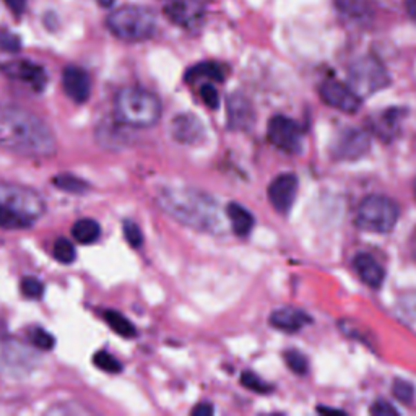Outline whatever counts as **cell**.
Wrapping results in <instances>:
<instances>
[{"label":"cell","mask_w":416,"mask_h":416,"mask_svg":"<svg viewBox=\"0 0 416 416\" xmlns=\"http://www.w3.org/2000/svg\"><path fill=\"white\" fill-rule=\"evenodd\" d=\"M0 148L30 158H48L57 150V142L39 115L17 104H0Z\"/></svg>","instance_id":"obj_1"},{"label":"cell","mask_w":416,"mask_h":416,"mask_svg":"<svg viewBox=\"0 0 416 416\" xmlns=\"http://www.w3.org/2000/svg\"><path fill=\"white\" fill-rule=\"evenodd\" d=\"M156 202L164 214L187 228L211 234L225 231L218 202L207 193L186 187H166L158 192Z\"/></svg>","instance_id":"obj_2"},{"label":"cell","mask_w":416,"mask_h":416,"mask_svg":"<svg viewBox=\"0 0 416 416\" xmlns=\"http://www.w3.org/2000/svg\"><path fill=\"white\" fill-rule=\"evenodd\" d=\"M115 119L133 129L153 127L161 117V101L151 91L138 86L122 88L115 96Z\"/></svg>","instance_id":"obj_3"},{"label":"cell","mask_w":416,"mask_h":416,"mask_svg":"<svg viewBox=\"0 0 416 416\" xmlns=\"http://www.w3.org/2000/svg\"><path fill=\"white\" fill-rule=\"evenodd\" d=\"M106 25L115 38L127 43H138L155 35L158 18L153 10L146 7L124 6L109 13Z\"/></svg>","instance_id":"obj_4"},{"label":"cell","mask_w":416,"mask_h":416,"mask_svg":"<svg viewBox=\"0 0 416 416\" xmlns=\"http://www.w3.org/2000/svg\"><path fill=\"white\" fill-rule=\"evenodd\" d=\"M400 208L395 200L386 196H368L359 202L354 223L368 233H390L399 223Z\"/></svg>","instance_id":"obj_5"},{"label":"cell","mask_w":416,"mask_h":416,"mask_svg":"<svg viewBox=\"0 0 416 416\" xmlns=\"http://www.w3.org/2000/svg\"><path fill=\"white\" fill-rule=\"evenodd\" d=\"M350 88L359 98H368L389 86L390 77L384 64L374 55L356 59L348 70Z\"/></svg>","instance_id":"obj_6"},{"label":"cell","mask_w":416,"mask_h":416,"mask_svg":"<svg viewBox=\"0 0 416 416\" xmlns=\"http://www.w3.org/2000/svg\"><path fill=\"white\" fill-rule=\"evenodd\" d=\"M0 205H6L30 220L39 218L46 210V202L35 189L20 184L0 182Z\"/></svg>","instance_id":"obj_7"},{"label":"cell","mask_w":416,"mask_h":416,"mask_svg":"<svg viewBox=\"0 0 416 416\" xmlns=\"http://www.w3.org/2000/svg\"><path fill=\"white\" fill-rule=\"evenodd\" d=\"M267 137L272 145L285 153L298 155L303 151V127L286 115H275L270 119Z\"/></svg>","instance_id":"obj_8"},{"label":"cell","mask_w":416,"mask_h":416,"mask_svg":"<svg viewBox=\"0 0 416 416\" xmlns=\"http://www.w3.org/2000/svg\"><path fill=\"white\" fill-rule=\"evenodd\" d=\"M371 150V137L361 129H343L332 143V156L339 161L361 160Z\"/></svg>","instance_id":"obj_9"},{"label":"cell","mask_w":416,"mask_h":416,"mask_svg":"<svg viewBox=\"0 0 416 416\" xmlns=\"http://www.w3.org/2000/svg\"><path fill=\"white\" fill-rule=\"evenodd\" d=\"M319 93H321L323 103L340 113L353 114L361 106V98L351 90L350 85H345L339 80L323 82Z\"/></svg>","instance_id":"obj_10"},{"label":"cell","mask_w":416,"mask_h":416,"mask_svg":"<svg viewBox=\"0 0 416 416\" xmlns=\"http://www.w3.org/2000/svg\"><path fill=\"white\" fill-rule=\"evenodd\" d=\"M298 178L291 173L276 176L274 181L270 182L267 192H269L270 203L278 214L286 215L291 210L296 196H298Z\"/></svg>","instance_id":"obj_11"},{"label":"cell","mask_w":416,"mask_h":416,"mask_svg":"<svg viewBox=\"0 0 416 416\" xmlns=\"http://www.w3.org/2000/svg\"><path fill=\"white\" fill-rule=\"evenodd\" d=\"M164 15L174 25L192 30L203 21V7L197 0H171L164 7Z\"/></svg>","instance_id":"obj_12"},{"label":"cell","mask_w":416,"mask_h":416,"mask_svg":"<svg viewBox=\"0 0 416 416\" xmlns=\"http://www.w3.org/2000/svg\"><path fill=\"white\" fill-rule=\"evenodd\" d=\"M226 114H228V127L231 131H249L256 122V113L246 96L241 93H234L228 98L226 106Z\"/></svg>","instance_id":"obj_13"},{"label":"cell","mask_w":416,"mask_h":416,"mask_svg":"<svg viewBox=\"0 0 416 416\" xmlns=\"http://www.w3.org/2000/svg\"><path fill=\"white\" fill-rule=\"evenodd\" d=\"M205 135V127L198 121L197 115L184 113L176 115L171 122V137L182 145H193Z\"/></svg>","instance_id":"obj_14"},{"label":"cell","mask_w":416,"mask_h":416,"mask_svg":"<svg viewBox=\"0 0 416 416\" xmlns=\"http://www.w3.org/2000/svg\"><path fill=\"white\" fill-rule=\"evenodd\" d=\"M62 85L67 96L75 103H85L91 93L90 75L80 67H67L62 72Z\"/></svg>","instance_id":"obj_15"},{"label":"cell","mask_w":416,"mask_h":416,"mask_svg":"<svg viewBox=\"0 0 416 416\" xmlns=\"http://www.w3.org/2000/svg\"><path fill=\"white\" fill-rule=\"evenodd\" d=\"M311 316L308 312L301 311L296 308H280L275 309L270 316L272 327H275L276 330L285 332V334H296L308 323H311Z\"/></svg>","instance_id":"obj_16"},{"label":"cell","mask_w":416,"mask_h":416,"mask_svg":"<svg viewBox=\"0 0 416 416\" xmlns=\"http://www.w3.org/2000/svg\"><path fill=\"white\" fill-rule=\"evenodd\" d=\"M353 267L356 274L359 275V278L368 286H371V288H379L384 283V280H386V272H384L381 263L371 254H358L353 261Z\"/></svg>","instance_id":"obj_17"},{"label":"cell","mask_w":416,"mask_h":416,"mask_svg":"<svg viewBox=\"0 0 416 416\" xmlns=\"http://www.w3.org/2000/svg\"><path fill=\"white\" fill-rule=\"evenodd\" d=\"M8 68H10L13 77L28 83L35 91H43L46 83H48V75H46L44 68L41 66H36L33 62L10 64Z\"/></svg>","instance_id":"obj_18"},{"label":"cell","mask_w":416,"mask_h":416,"mask_svg":"<svg viewBox=\"0 0 416 416\" xmlns=\"http://www.w3.org/2000/svg\"><path fill=\"white\" fill-rule=\"evenodd\" d=\"M226 216L229 218L231 228L238 236H247L254 228V216L241 203L231 202L226 207Z\"/></svg>","instance_id":"obj_19"},{"label":"cell","mask_w":416,"mask_h":416,"mask_svg":"<svg viewBox=\"0 0 416 416\" xmlns=\"http://www.w3.org/2000/svg\"><path fill=\"white\" fill-rule=\"evenodd\" d=\"M335 7L348 20L361 21L371 18V2L369 0H335Z\"/></svg>","instance_id":"obj_20"},{"label":"cell","mask_w":416,"mask_h":416,"mask_svg":"<svg viewBox=\"0 0 416 416\" xmlns=\"http://www.w3.org/2000/svg\"><path fill=\"white\" fill-rule=\"evenodd\" d=\"M72 236L80 244H93L100 239L101 226L91 218H82L72 226Z\"/></svg>","instance_id":"obj_21"},{"label":"cell","mask_w":416,"mask_h":416,"mask_svg":"<svg viewBox=\"0 0 416 416\" xmlns=\"http://www.w3.org/2000/svg\"><path fill=\"white\" fill-rule=\"evenodd\" d=\"M198 78H210V80H215V82H223L225 70L215 62L197 64L196 67H192L191 70H187L186 80L196 82V80H198Z\"/></svg>","instance_id":"obj_22"},{"label":"cell","mask_w":416,"mask_h":416,"mask_svg":"<svg viewBox=\"0 0 416 416\" xmlns=\"http://www.w3.org/2000/svg\"><path fill=\"white\" fill-rule=\"evenodd\" d=\"M104 319L111 329H113L117 335L124 337V339H133V337L137 335V330L135 327H133V323L129 321L127 317H124L121 312L111 311L109 309V311L104 312Z\"/></svg>","instance_id":"obj_23"},{"label":"cell","mask_w":416,"mask_h":416,"mask_svg":"<svg viewBox=\"0 0 416 416\" xmlns=\"http://www.w3.org/2000/svg\"><path fill=\"white\" fill-rule=\"evenodd\" d=\"M33 225V220L17 214L15 210L6 205H0V228L3 229H23Z\"/></svg>","instance_id":"obj_24"},{"label":"cell","mask_w":416,"mask_h":416,"mask_svg":"<svg viewBox=\"0 0 416 416\" xmlns=\"http://www.w3.org/2000/svg\"><path fill=\"white\" fill-rule=\"evenodd\" d=\"M53 184L57 189H61V191L68 192V193H83L90 189V186H88L83 179L77 178V176H73V174L55 176V178L53 179Z\"/></svg>","instance_id":"obj_25"},{"label":"cell","mask_w":416,"mask_h":416,"mask_svg":"<svg viewBox=\"0 0 416 416\" xmlns=\"http://www.w3.org/2000/svg\"><path fill=\"white\" fill-rule=\"evenodd\" d=\"M54 258L61 263H72L77 258L75 246L66 238H59L53 247Z\"/></svg>","instance_id":"obj_26"},{"label":"cell","mask_w":416,"mask_h":416,"mask_svg":"<svg viewBox=\"0 0 416 416\" xmlns=\"http://www.w3.org/2000/svg\"><path fill=\"white\" fill-rule=\"evenodd\" d=\"M93 363L95 366L101 369V371L109 372V374H115L122 371V364L117 358H114L113 354L108 353V351H98L93 356Z\"/></svg>","instance_id":"obj_27"},{"label":"cell","mask_w":416,"mask_h":416,"mask_svg":"<svg viewBox=\"0 0 416 416\" xmlns=\"http://www.w3.org/2000/svg\"><path fill=\"white\" fill-rule=\"evenodd\" d=\"M285 363L290 368V371H293L298 376H304L308 372V359L306 356L296 350H288L285 353Z\"/></svg>","instance_id":"obj_28"},{"label":"cell","mask_w":416,"mask_h":416,"mask_svg":"<svg viewBox=\"0 0 416 416\" xmlns=\"http://www.w3.org/2000/svg\"><path fill=\"white\" fill-rule=\"evenodd\" d=\"M392 394H394L395 399L401 401V404L408 405L413 401L415 389L410 382L404 381V379H395L394 384H392Z\"/></svg>","instance_id":"obj_29"},{"label":"cell","mask_w":416,"mask_h":416,"mask_svg":"<svg viewBox=\"0 0 416 416\" xmlns=\"http://www.w3.org/2000/svg\"><path fill=\"white\" fill-rule=\"evenodd\" d=\"M241 384L246 389L256 392V394H270L272 392V386H269L267 382H263L257 374L254 372H243L241 376Z\"/></svg>","instance_id":"obj_30"},{"label":"cell","mask_w":416,"mask_h":416,"mask_svg":"<svg viewBox=\"0 0 416 416\" xmlns=\"http://www.w3.org/2000/svg\"><path fill=\"white\" fill-rule=\"evenodd\" d=\"M21 293L31 299L41 298L44 293V285L35 276H26V278L21 280Z\"/></svg>","instance_id":"obj_31"},{"label":"cell","mask_w":416,"mask_h":416,"mask_svg":"<svg viewBox=\"0 0 416 416\" xmlns=\"http://www.w3.org/2000/svg\"><path fill=\"white\" fill-rule=\"evenodd\" d=\"M124 236H126V241L131 244L132 247L137 249L143 244V233L140 226L131 220L124 221Z\"/></svg>","instance_id":"obj_32"},{"label":"cell","mask_w":416,"mask_h":416,"mask_svg":"<svg viewBox=\"0 0 416 416\" xmlns=\"http://www.w3.org/2000/svg\"><path fill=\"white\" fill-rule=\"evenodd\" d=\"M0 49L6 53H18L21 49L20 36L8 30H0Z\"/></svg>","instance_id":"obj_33"},{"label":"cell","mask_w":416,"mask_h":416,"mask_svg":"<svg viewBox=\"0 0 416 416\" xmlns=\"http://www.w3.org/2000/svg\"><path fill=\"white\" fill-rule=\"evenodd\" d=\"M31 339H33V343L38 346L39 350H44L48 351L54 346V337L49 334L48 330L44 329H35L33 330V335H31Z\"/></svg>","instance_id":"obj_34"},{"label":"cell","mask_w":416,"mask_h":416,"mask_svg":"<svg viewBox=\"0 0 416 416\" xmlns=\"http://www.w3.org/2000/svg\"><path fill=\"white\" fill-rule=\"evenodd\" d=\"M200 96H202L203 103H205L210 109L218 108L220 95H218V91H216V88L214 85H210V83H207V85H202Z\"/></svg>","instance_id":"obj_35"},{"label":"cell","mask_w":416,"mask_h":416,"mask_svg":"<svg viewBox=\"0 0 416 416\" xmlns=\"http://www.w3.org/2000/svg\"><path fill=\"white\" fill-rule=\"evenodd\" d=\"M371 413L376 416H387V415L397 416L399 415V410H397L395 406H392V404H389V401L377 400L376 404L371 406Z\"/></svg>","instance_id":"obj_36"},{"label":"cell","mask_w":416,"mask_h":416,"mask_svg":"<svg viewBox=\"0 0 416 416\" xmlns=\"http://www.w3.org/2000/svg\"><path fill=\"white\" fill-rule=\"evenodd\" d=\"M3 2H6V6L10 8L12 13H15L17 17H20L21 13L26 10L28 0H3Z\"/></svg>","instance_id":"obj_37"},{"label":"cell","mask_w":416,"mask_h":416,"mask_svg":"<svg viewBox=\"0 0 416 416\" xmlns=\"http://www.w3.org/2000/svg\"><path fill=\"white\" fill-rule=\"evenodd\" d=\"M211 413H214V406L208 404H198L196 408L192 410L193 416H210Z\"/></svg>","instance_id":"obj_38"},{"label":"cell","mask_w":416,"mask_h":416,"mask_svg":"<svg viewBox=\"0 0 416 416\" xmlns=\"http://www.w3.org/2000/svg\"><path fill=\"white\" fill-rule=\"evenodd\" d=\"M406 13H408L411 20L416 23V0H405Z\"/></svg>","instance_id":"obj_39"},{"label":"cell","mask_w":416,"mask_h":416,"mask_svg":"<svg viewBox=\"0 0 416 416\" xmlns=\"http://www.w3.org/2000/svg\"><path fill=\"white\" fill-rule=\"evenodd\" d=\"M96 2H98L101 7L108 8V7H113V6H114V2H115V0H96Z\"/></svg>","instance_id":"obj_40"},{"label":"cell","mask_w":416,"mask_h":416,"mask_svg":"<svg viewBox=\"0 0 416 416\" xmlns=\"http://www.w3.org/2000/svg\"><path fill=\"white\" fill-rule=\"evenodd\" d=\"M413 192H415V198H416V179H415V186H413Z\"/></svg>","instance_id":"obj_41"}]
</instances>
